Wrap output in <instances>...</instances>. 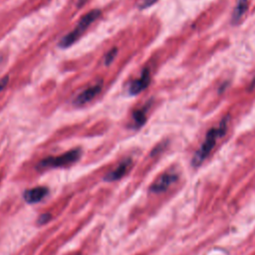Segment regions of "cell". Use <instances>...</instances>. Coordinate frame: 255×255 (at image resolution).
<instances>
[{"label": "cell", "instance_id": "13", "mask_svg": "<svg viewBox=\"0 0 255 255\" xmlns=\"http://www.w3.org/2000/svg\"><path fill=\"white\" fill-rule=\"evenodd\" d=\"M50 218H51V215H50V214H42V215L40 216L38 222H39L40 224H43V223H46Z\"/></svg>", "mask_w": 255, "mask_h": 255}, {"label": "cell", "instance_id": "4", "mask_svg": "<svg viewBox=\"0 0 255 255\" xmlns=\"http://www.w3.org/2000/svg\"><path fill=\"white\" fill-rule=\"evenodd\" d=\"M177 178V175L173 172H165L161 174L150 186V191L159 193L165 191Z\"/></svg>", "mask_w": 255, "mask_h": 255}, {"label": "cell", "instance_id": "10", "mask_svg": "<svg viewBox=\"0 0 255 255\" xmlns=\"http://www.w3.org/2000/svg\"><path fill=\"white\" fill-rule=\"evenodd\" d=\"M133 122L135 128H139L145 122V109H139L133 113Z\"/></svg>", "mask_w": 255, "mask_h": 255}, {"label": "cell", "instance_id": "8", "mask_svg": "<svg viewBox=\"0 0 255 255\" xmlns=\"http://www.w3.org/2000/svg\"><path fill=\"white\" fill-rule=\"evenodd\" d=\"M48 194V188L45 186H36L24 192V199L28 203H36L41 201Z\"/></svg>", "mask_w": 255, "mask_h": 255}, {"label": "cell", "instance_id": "7", "mask_svg": "<svg viewBox=\"0 0 255 255\" xmlns=\"http://www.w3.org/2000/svg\"><path fill=\"white\" fill-rule=\"evenodd\" d=\"M149 83V73L147 69H144L141 72V76L134 80L130 85H129V89L128 92L130 95H137L139 94L142 90H144L147 85Z\"/></svg>", "mask_w": 255, "mask_h": 255}, {"label": "cell", "instance_id": "14", "mask_svg": "<svg viewBox=\"0 0 255 255\" xmlns=\"http://www.w3.org/2000/svg\"><path fill=\"white\" fill-rule=\"evenodd\" d=\"M154 2H156V0H143V2L140 4V8H146L151 6Z\"/></svg>", "mask_w": 255, "mask_h": 255}, {"label": "cell", "instance_id": "11", "mask_svg": "<svg viewBox=\"0 0 255 255\" xmlns=\"http://www.w3.org/2000/svg\"><path fill=\"white\" fill-rule=\"evenodd\" d=\"M117 51H118L117 48H113L112 50H110L107 53V55L105 56V64L106 65H110L114 61V59H115V57L117 55Z\"/></svg>", "mask_w": 255, "mask_h": 255}, {"label": "cell", "instance_id": "2", "mask_svg": "<svg viewBox=\"0 0 255 255\" xmlns=\"http://www.w3.org/2000/svg\"><path fill=\"white\" fill-rule=\"evenodd\" d=\"M101 15V11L99 9H94L89 11L78 23V25L75 27V29L73 31H71L69 34H67L66 36H64L59 45L62 48H68L70 46H72L80 37L81 35L86 31V29L93 23L95 22L99 16Z\"/></svg>", "mask_w": 255, "mask_h": 255}, {"label": "cell", "instance_id": "5", "mask_svg": "<svg viewBox=\"0 0 255 255\" xmlns=\"http://www.w3.org/2000/svg\"><path fill=\"white\" fill-rule=\"evenodd\" d=\"M102 90V83H97L94 86L89 87L85 91H83L75 100L74 105L77 107H82L89 102H91Z\"/></svg>", "mask_w": 255, "mask_h": 255}, {"label": "cell", "instance_id": "1", "mask_svg": "<svg viewBox=\"0 0 255 255\" xmlns=\"http://www.w3.org/2000/svg\"><path fill=\"white\" fill-rule=\"evenodd\" d=\"M226 127H227V123L226 122H224V123L222 122V124L220 125L219 128H211L207 132L204 141L202 142L201 146L199 147V149L195 152V154L193 156V159H192L193 165L197 166V165L202 163V161L207 157V155L213 149L217 139L224 134V132L226 130Z\"/></svg>", "mask_w": 255, "mask_h": 255}, {"label": "cell", "instance_id": "12", "mask_svg": "<svg viewBox=\"0 0 255 255\" xmlns=\"http://www.w3.org/2000/svg\"><path fill=\"white\" fill-rule=\"evenodd\" d=\"M8 81H9V77H8V76H5V77H3L2 79H0V93H1V92L4 90V88L7 86Z\"/></svg>", "mask_w": 255, "mask_h": 255}, {"label": "cell", "instance_id": "3", "mask_svg": "<svg viewBox=\"0 0 255 255\" xmlns=\"http://www.w3.org/2000/svg\"><path fill=\"white\" fill-rule=\"evenodd\" d=\"M81 156V149L76 148L69 150L61 155L58 156H50L41 160L38 164V168L45 169V168H56V167H63L68 166L74 162H76Z\"/></svg>", "mask_w": 255, "mask_h": 255}, {"label": "cell", "instance_id": "6", "mask_svg": "<svg viewBox=\"0 0 255 255\" xmlns=\"http://www.w3.org/2000/svg\"><path fill=\"white\" fill-rule=\"evenodd\" d=\"M132 164V161L130 158H126L124 159L114 170H112L111 172H109L105 179L108 181H115V180H119L122 177H124L128 171L130 169Z\"/></svg>", "mask_w": 255, "mask_h": 255}, {"label": "cell", "instance_id": "9", "mask_svg": "<svg viewBox=\"0 0 255 255\" xmlns=\"http://www.w3.org/2000/svg\"><path fill=\"white\" fill-rule=\"evenodd\" d=\"M247 3H248V0H237L236 6L232 14V20L234 22H238L241 19V17L244 15L245 11L247 10V6H248Z\"/></svg>", "mask_w": 255, "mask_h": 255}]
</instances>
